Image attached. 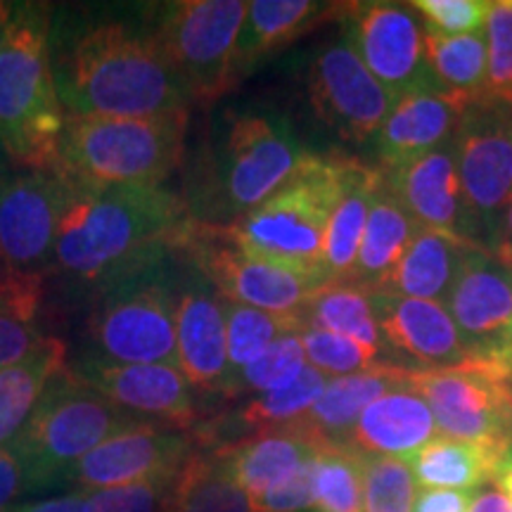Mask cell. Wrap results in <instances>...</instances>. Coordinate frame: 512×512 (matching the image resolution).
Wrapping results in <instances>:
<instances>
[{
	"instance_id": "obj_1",
	"label": "cell",
	"mask_w": 512,
	"mask_h": 512,
	"mask_svg": "<svg viewBox=\"0 0 512 512\" xmlns=\"http://www.w3.org/2000/svg\"><path fill=\"white\" fill-rule=\"evenodd\" d=\"M192 223L188 202L164 188L74 190L57 235L55 261L76 280L110 285L169 259L183 247Z\"/></svg>"
},
{
	"instance_id": "obj_2",
	"label": "cell",
	"mask_w": 512,
	"mask_h": 512,
	"mask_svg": "<svg viewBox=\"0 0 512 512\" xmlns=\"http://www.w3.org/2000/svg\"><path fill=\"white\" fill-rule=\"evenodd\" d=\"M53 72L67 117H155L192 102L150 31L124 22L81 31Z\"/></svg>"
},
{
	"instance_id": "obj_3",
	"label": "cell",
	"mask_w": 512,
	"mask_h": 512,
	"mask_svg": "<svg viewBox=\"0 0 512 512\" xmlns=\"http://www.w3.org/2000/svg\"><path fill=\"white\" fill-rule=\"evenodd\" d=\"M188 110L155 117H67L53 171L74 190L162 188L185 155Z\"/></svg>"
},
{
	"instance_id": "obj_4",
	"label": "cell",
	"mask_w": 512,
	"mask_h": 512,
	"mask_svg": "<svg viewBox=\"0 0 512 512\" xmlns=\"http://www.w3.org/2000/svg\"><path fill=\"white\" fill-rule=\"evenodd\" d=\"M67 124L46 5L19 3L0 48V147L19 169L53 171Z\"/></svg>"
},
{
	"instance_id": "obj_5",
	"label": "cell",
	"mask_w": 512,
	"mask_h": 512,
	"mask_svg": "<svg viewBox=\"0 0 512 512\" xmlns=\"http://www.w3.org/2000/svg\"><path fill=\"white\" fill-rule=\"evenodd\" d=\"M344 174L347 157L306 155L273 195L228 223L230 238L259 259L328 283L323 240L342 197Z\"/></svg>"
},
{
	"instance_id": "obj_6",
	"label": "cell",
	"mask_w": 512,
	"mask_h": 512,
	"mask_svg": "<svg viewBox=\"0 0 512 512\" xmlns=\"http://www.w3.org/2000/svg\"><path fill=\"white\" fill-rule=\"evenodd\" d=\"M136 420L140 418L114 406L76 370L64 368L12 441L27 470L29 494L64 486L69 470L83 456Z\"/></svg>"
},
{
	"instance_id": "obj_7",
	"label": "cell",
	"mask_w": 512,
	"mask_h": 512,
	"mask_svg": "<svg viewBox=\"0 0 512 512\" xmlns=\"http://www.w3.org/2000/svg\"><path fill=\"white\" fill-rule=\"evenodd\" d=\"M166 259L105 285L88 335L98 358L114 363H162L178 368L176 302Z\"/></svg>"
},
{
	"instance_id": "obj_8",
	"label": "cell",
	"mask_w": 512,
	"mask_h": 512,
	"mask_svg": "<svg viewBox=\"0 0 512 512\" xmlns=\"http://www.w3.org/2000/svg\"><path fill=\"white\" fill-rule=\"evenodd\" d=\"M309 155L283 114L271 110L228 117L214 162L209 209L219 216L247 214L283 185Z\"/></svg>"
},
{
	"instance_id": "obj_9",
	"label": "cell",
	"mask_w": 512,
	"mask_h": 512,
	"mask_svg": "<svg viewBox=\"0 0 512 512\" xmlns=\"http://www.w3.org/2000/svg\"><path fill=\"white\" fill-rule=\"evenodd\" d=\"M249 3L178 0L162 5L147 27L192 102H211L233 88V60Z\"/></svg>"
},
{
	"instance_id": "obj_10",
	"label": "cell",
	"mask_w": 512,
	"mask_h": 512,
	"mask_svg": "<svg viewBox=\"0 0 512 512\" xmlns=\"http://www.w3.org/2000/svg\"><path fill=\"white\" fill-rule=\"evenodd\" d=\"M453 155L475 238L491 249L512 200V102L484 95L467 105L453 136Z\"/></svg>"
},
{
	"instance_id": "obj_11",
	"label": "cell",
	"mask_w": 512,
	"mask_h": 512,
	"mask_svg": "<svg viewBox=\"0 0 512 512\" xmlns=\"http://www.w3.org/2000/svg\"><path fill=\"white\" fill-rule=\"evenodd\" d=\"M181 252L190 256L197 271L223 299L283 316H302L313 294L328 285L313 275L249 254L230 238L228 228L221 223L195 219Z\"/></svg>"
},
{
	"instance_id": "obj_12",
	"label": "cell",
	"mask_w": 512,
	"mask_h": 512,
	"mask_svg": "<svg viewBox=\"0 0 512 512\" xmlns=\"http://www.w3.org/2000/svg\"><path fill=\"white\" fill-rule=\"evenodd\" d=\"M408 384L427 401L441 437L512 446L510 384L486 363L470 358L448 368H408Z\"/></svg>"
},
{
	"instance_id": "obj_13",
	"label": "cell",
	"mask_w": 512,
	"mask_h": 512,
	"mask_svg": "<svg viewBox=\"0 0 512 512\" xmlns=\"http://www.w3.org/2000/svg\"><path fill=\"white\" fill-rule=\"evenodd\" d=\"M74 188L55 171L0 174V266L8 273H41L55 256L57 235Z\"/></svg>"
},
{
	"instance_id": "obj_14",
	"label": "cell",
	"mask_w": 512,
	"mask_h": 512,
	"mask_svg": "<svg viewBox=\"0 0 512 512\" xmlns=\"http://www.w3.org/2000/svg\"><path fill=\"white\" fill-rule=\"evenodd\" d=\"M344 31L368 72L396 100L415 93H439L425 57V24L406 3L344 5Z\"/></svg>"
},
{
	"instance_id": "obj_15",
	"label": "cell",
	"mask_w": 512,
	"mask_h": 512,
	"mask_svg": "<svg viewBox=\"0 0 512 512\" xmlns=\"http://www.w3.org/2000/svg\"><path fill=\"white\" fill-rule=\"evenodd\" d=\"M309 95L318 119L351 143H366L377 136L396 105L394 95L358 57L347 31L330 41L311 62Z\"/></svg>"
},
{
	"instance_id": "obj_16",
	"label": "cell",
	"mask_w": 512,
	"mask_h": 512,
	"mask_svg": "<svg viewBox=\"0 0 512 512\" xmlns=\"http://www.w3.org/2000/svg\"><path fill=\"white\" fill-rule=\"evenodd\" d=\"M188 432L152 420H136L95 446L69 470L64 486L102 491L176 472L195 451Z\"/></svg>"
},
{
	"instance_id": "obj_17",
	"label": "cell",
	"mask_w": 512,
	"mask_h": 512,
	"mask_svg": "<svg viewBox=\"0 0 512 512\" xmlns=\"http://www.w3.org/2000/svg\"><path fill=\"white\" fill-rule=\"evenodd\" d=\"M74 370L133 418L162 422L185 432L200 418L192 387L176 366L114 363L91 354Z\"/></svg>"
},
{
	"instance_id": "obj_18",
	"label": "cell",
	"mask_w": 512,
	"mask_h": 512,
	"mask_svg": "<svg viewBox=\"0 0 512 512\" xmlns=\"http://www.w3.org/2000/svg\"><path fill=\"white\" fill-rule=\"evenodd\" d=\"M176 354L178 370L195 392L230 394L223 297L200 271L178 287Z\"/></svg>"
},
{
	"instance_id": "obj_19",
	"label": "cell",
	"mask_w": 512,
	"mask_h": 512,
	"mask_svg": "<svg viewBox=\"0 0 512 512\" xmlns=\"http://www.w3.org/2000/svg\"><path fill=\"white\" fill-rule=\"evenodd\" d=\"M472 358H479L512 320V268L472 242L444 299Z\"/></svg>"
},
{
	"instance_id": "obj_20",
	"label": "cell",
	"mask_w": 512,
	"mask_h": 512,
	"mask_svg": "<svg viewBox=\"0 0 512 512\" xmlns=\"http://www.w3.org/2000/svg\"><path fill=\"white\" fill-rule=\"evenodd\" d=\"M373 306L384 347L406 358L408 368H448L472 358L444 302L373 292Z\"/></svg>"
},
{
	"instance_id": "obj_21",
	"label": "cell",
	"mask_w": 512,
	"mask_h": 512,
	"mask_svg": "<svg viewBox=\"0 0 512 512\" xmlns=\"http://www.w3.org/2000/svg\"><path fill=\"white\" fill-rule=\"evenodd\" d=\"M380 174L418 228L477 242L460 192L453 140L432 155L394 169H380Z\"/></svg>"
},
{
	"instance_id": "obj_22",
	"label": "cell",
	"mask_w": 512,
	"mask_h": 512,
	"mask_svg": "<svg viewBox=\"0 0 512 512\" xmlns=\"http://www.w3.org/2000/svg\"><path fill=\"white\" fill-rule=\"evenodd\" d=\"M211 448L219 456L226 475L249 498H254L290 479L323 448H328V444L299 422H292L275 430L256 432L252 437H242L233 444Z\"/></svg>"
},
{
	"instance_id": "obj_23",
	"label": "cell",
	"mask_w": 512,
	"mask_h": 512,
	"mask_svg": "<svg viewBox=\"0 0 512 512\" xmlns=\"http://www.w3.org/2000/svg\"><path fill=\"white\" fill-rule=\"evenodd\" d=\"M437 432L427 401L406 382L375 399L358 415L347 448L366 458L411 460Z\"/></svg>"
},
{
	"instance_id": "obj_24",
	"label": "cell",
	"mask_w": 512,
	"mask_h": 512,
	"mask_svg": "<svg viewBox=\"0 0 512 512\" xmlns=\"http://www.w3.org/2000/svg\"><path fill=\"white\" fill-rule=\"evenodd\" d=\"M463 110L441 93H415L396 105L377 131L380 169L411 164L441 150L456 136Z\"/></svg>"
},
{
	"instance_id": "obj_25",
	"label": "cell",
	"mask_w": 512,
	"mask_h": 512,
	"mask_svg": "<svg viewBox=\"0 0 512 512\" xmlns=\"http://www.w3.org/2000/svg\"><path fill=\"white\" fill-rule=\"evenodd\" d=\"M342 10L344 5L318 0H252L235 46V81L245 79L268 55L290 46L304 31Z\"/></svg>"
},
{
	"instance_id": "obj_26",
	"label": "cell",
	"mask_w": 512,
	"mask_h": 512,
	"mask_svg": "<svg viewBox=\"0 0 512 512\" xmlns=\"http://www.w3.org/2000/svg\"><path fill=\"white\" fill-rule=\"evenodd\" d=\"M408 382V368L403 363H384L366 373L332 377L325 384L311 411L297 420L328 446H347L351 427L375 399Z\"/></svg>"
},
{
	"instance_id": "obj_27",
	"label": "cell",
	"mask_w": 512,
	"mask_h": 512,
	"mask_svg": "<svg viewBox=\"0 0 512 512\" xmlns=\"http://www.w3.org/2000/svg\"><path fill=\"white\" fill-rule=\"evenodd\" d=\"M418 233L408 211L392 195L382 181L377 183L373 202H370V214L366 230H363L361 247H358V259L351 273L349 283L368 292H382L392 278L394 268L399 266L401 256L406 254L408 245Z\"/></svg>"
},
{
	"instance_id": "obj_28",
	"label": "cell",
	"mask_w": 512,
	"mask_h": 512,
	"mask_svg": "<svg viewBox=\"0 0 512 512\" xmlns=\"http://www.w3.org/2000/svg\"><path fill=\"white\" fill-rule=\"evenodd\" d=\"M377 183L380 169L347 159L342 197L332 211L323 240V273L328 283H349L354 273Z\"/></svg>"
},
{
	"instance_id": "obj_29",
	"label": "cell",
	"mask_w": 512,
	"mask_h": 512,
	"mask_svg": "<svg viewBox=\"0 0 512 512\" xmlns=\"http://www.w3.org/2000/svg\"><path fill=\"white\" fill-rule=\"evenodd\" d=\"M472 240L418 228L382 292L396 297L444 302Z\"/></svg>"
},
{
	"instance_id": "obj_30",
	"label": "cell",
	"mask_w": 512,
	"mask_h": 512,
	"mask_svg": "<svg viewBox=\"0 0 512 512\" xmlns=\"http://www.w3.org/2000/svg\"><path fill=\"white\" fill-rule=\"evenodd\" d=\"M512 446L472 444L448 437H437L411 458L415 484L425 489L477 491L494 482L496 467Z\"/></svg>"
},
{
	"instance_id": "obj_31",
	"label": "cell",
	"mask_w": 512,
	"mask_h": 512,
	"mask_svg": "<svg viewBox=\"0 0 512 512\" xmlns=\"http://www.w3.org/2000/svg\"><path fill=\"white\" fill-rule=\"evenodd\" d=\"M64 368L67 347L62 339L43 337L27 358L0 370V448L19 437L48 384Z\"/></svg>"
},
{
	"instance_id": "obj_32",
	"label": "cell",
	"mask_w": 512,
	"mask_h": 512,
	"mask_svg": "<svg viewBox=\"0 0 512 512\" xmlns=\"http://www.w3.org/2000/svg\"><path fill=\"white\" fill-rule=\"evenodd\" d=\"M425 57L437 91L460 110L484 98L486 38L484 29L465 36H444L425 27Z\"/></svg>"
},
{
	"instance_id": "obj_33",
	"label": "cell",
	"mask_w": 512,
	"mask_h": 512,
	"mask_svg": "<svg viewBox=\"0 0 512 512\" xmlns=\"http://www.w3.org/2000/svg\"><path fill=\"white\" fill-rule=\"evenodd\" d=\"M306 328H318L335 335L349 337L377 356L387 354L377 325L373 292L354 283H330L313 294L304 309Z\"/></svg>"
},
{
	"instance_id": "obj_34",
	"label": "cell",
	"mask_w": 512,
	"mask_h": 512,
	"mask_svg": "<svg viewBox=\"0 0 512 512\" xmlns=\"http://www.w3.org/2000/svg\"><path fill=\"white\" fill-rule=\"evenodd\" d=\"M43 273H8L0 278V370L15 366L43 342L38 313Z\"/></svg>"
},
{
	"instance_id": "obj_35",
	"label": "cell",
	"mask_w": 512,
	"mask_h": 512,
	"mask_svg": "<svg viewBox=\"0 0 512 512\" xmlns=\"http://www.w3.org/2000/svg\"><path fill=\"white\" fill-rule=\"evenodd\" d=\"M202 446V444H200ZM169 512H254L252 498L226 475L214 448L192 451Z\"/></svg>"
},
{
	"instance_id": "obj_36",
	"label": "cell",
	"mask_w": 512,
	"mask_h": 512,
	"mask_svg": "<svg viewBox=\"0 0 512 512\" xmlns=\"http://www.w3.org/2000/svg\"><path fill=\"white\" fill-rule=\"evenodd\" d=\"M223 313H226L230 389H233V380L240 370L256 361L271 344L278 342L280 337L306 328L304 316H283V313L228 302V299H223Z\"/></svg>"
},
{
	"instance_id": "obj_37",
	"label": "cell",
	"mask_w": 512,
	"mask_h": 512,
	"mask_svg": "<svg viewBox=\"0 0 512 512\" xmlns=\"http://www.w3.org/2000/svg\"><path fill=\"white\" fill-rule=\"evenodd\" d=\"M330 377L318 373L316 368L306 366L299 377H294L285 387L273 389V392L259 394L247 403L242 411L235 415V430L252 437L256 432L275 430V427L292 425L302 420L311 406L323 394L325 384Z\"/></svg>"
},
{
	"instance_id": "obj_38",
	"label": "cell",
	"mask_w": 512,
	"mask_h": 512,
	"mask_svg": "<svg viewBox=\"0 0 512 512\" xmlns=\"http://www.w3.org/2000/svg\"><path fill=\"white\" fill-rule=\"evenodd\" d=\"M366 456L347 446H328L313 463V510L363 512Z\"/></svg>"
},
{
	"instance_id": "obj_39",
	"label": "cell",
	"mask_w": 512,
	"mask_h": 512,
	"mask_svg": "<svg viewBox=\"0 0 512 512\" xmlns=\"http://www.w3.org/2000/svg\"><path fill=\"white\" fill-rule=\"evenodd\" d=\"M306 366L309 363H306L302 332H292V335L280 337L256 361L240 370L233 380L230 396L273 392V389L285 387L294 377H299Z\"/></svg>"
},
{
	"instance_id": "obj_40",
	"label": "cell",
	"mask_w": 512,
	"mask_h": 512,
	"mask_svg": "<svg viewBox=\"0 0 512 512\" xmlns=\"http://www.w3.org/2000/svg\"><path fill=\"white\" fill-rule=\"evenodd\" d=\"M304 354L306 363L316 368L318 373L325 377H347L356 373H366L377 366H384L382 356L375 351L363 347V344L354 342V339L335 335V332H325L318 328H304L302 330Z\"/></svg>"
},
{
	"instance_id": "obj_41",
	"label": "cell",
	"mask_w": 512,
	"mask_h": 512,
	"mask_svg": "<svg viewBox=\"0 0 512 512\" xmlns=\"http://www.w3.org/2000/svg\"><path fill=\"white\" fill-rule=\"evenodd\" d=\"M415 477L408 460L366 458L363 512H413Z\"/></svg>"
},
{
	"instance_id": "obj_42",
	"label": "cell",
	"mask_w": 512,
	"mask_h": 512,
	"mask_svg": "<svg viewBox=\"0 0 512 512\" xmlns=\"http://www.w3.org/2000/svg\"><path fill=\"white\" fill-rule=\"evenodd\" d=\"M486 98L512 102V0H494L484 24Z\"/></svg>"
},
{
	"instance_id": "obj_43",
	"label": "cell",
	"mask_w": 512,
	"mask_h": 512,
	"mask_svg": "<svg viewBox=\"0 0 512 512\" xmlns=\"http://www.w3.org/2000/svg\"><path fill=\"white\" fill-rule=\"evenodd\" d=\"M183 470V467H181ZM181 470L143 479V482L88 491L93 512H169L174 503Z\"/></svg>"
},
{
	"instance_id": "obj_44",
	"label": "cell",
	"mask_w": 512,
	"mask_h": 512,
	"mask_svg": "<svg viewBox=\"0 0 512 512\" xmlns=\"http://www.w3.org/2000/svg\"><path fill=\"white\" fill-rule=\"evenodd\" d=\"M425 19V27L444 36L482 31L494 0H415L408 3Z\"/></svg>"
},
{
	"instance_id": "obj_45",
	"label": "cell",
	"mask_w": 512,
	"mask_h": 512,
	"mask_svg": "<svg viewBox=\"0 0 512 512\" xmlns=\"http://www.w3.org/2000/svg\"><path fill=\"white\" fill-rule=\"evenodd\" d=\"M313 463L309 460L283 484L273 486L266 494L252 498L254 512H302L313 508Z\"/></svg>"
},
{
	"instance_id": "obj_46",
	"label": "cell",
	"mask_w": 512,
	"mask_h": 512,
	"mask_svg": "<svg viewBox=\"0 0 512 512\" xmlns=\"http://www.w3.org/2000/svg\"><path fill=\"white\" fill-rule=\"evenodd\" d=\"M29 494L27 470L15 446L0 448V512H10L19 498Z\"/></svg>"
},
{
	"instance_id": "obj_47",
	"label": "cell",
	"mask_w": 512,
	"mask_h": 512,
	"mask_svg": "<svg viewBox=\"0 0 512 512\" xmlns=\"http://www.w3.org/2000/svg\"><path fill=\"white\" fill-rule=\"evenodd\" d=\"M10 512H93V503L88 491H69V494L41 498V501L17 503Z\"/></svg>"
},
{
	"instance_id": "obj_48",
	"label": "cell",
	"mask_w": 512,
	"mask_h": 512,
	"mask_svg": "<svg viewBox=\"0 0 512 512\" xmlns=\"http://www.w3.org/2000/svg\"><path fill=\"white\" fill-rule=\"evenodd\" d=\"M470 498L467 491L425 489L415 496L413 512H467Z\"/></svg>"
},
{
	"instance_id": "obj_49",
	"label": "cell",
	"mask_w": 512,
	"mask_h": 512,
	"mask_svg": "<svg viewBox=\"0 0 512 512\" xmlns=\"http://www.w3.org/2000/svg\"><path fill=\"white\" fill-rule=\"evenodd\" d=\"M477 361L486 363L489 368H494L505 382H512V320L505 325V330L498 335V339L484 351Z\"/></svg>"
},
{
	"instance_id": "obj_50",
	"label": "cell",
	"mask_w": 512,
	"mask_h": 512,
	"mask_svg": "<svg viewBox=\"0 0 512 512\" xmlns=\"http://www.w3.org/2000/svg\"><path fill=\"white\" fill-rule=\"evenodd\" d=\"M467 512H512V501L496 482L484 484L477 494L470 498Z\"/></svg>"
},
{
	"instance_id": "obj_51",
	"label": "cell",
	"mask_w": 512,
	"mask_h": 512,
	"mask_svg": "<svg viewBox=\"0 0 512 512\" xmlns=\"http://www.w3.org/2000/svg\"><path fill=\"white\" fill-rule=\"evenodd\" d=\"M491 252L496 254L498 261H503L505 266L512 268V200L505 209L503 221H501V230H498V238L491 247Z\"/></svg>"
},
{
	"instance_id": "obj_52",
	"label": "cell",
	"mask_w": 512,
	"mask_h": 512,
	"mask_svg": "<svg viewBox=\"0 0 512 512\" xmlns=\"http://www.w3.org/2000/svg\"><path fill=\"white\" fill-rule=\"evenodd\" d=\"M494 482L501 486V489L505 491V494H508V498L512 501V448L508 453H505L501 463H498Z\"/></svg>"
},
{
	"instance_id": "obj_53",
	"label": "cell",
	"mask_w": 512,
	"mask_h": 512,
	"mask_svg": "<svg viewBox=\"0 0 512 512\" xmlns=\"http://www.w3.org/2000/svg\"><path fill=\"white\" fill-rule=\"evenodd\" d=\"M15 8L17 5L3 3V0H0V48H3L5 38H8V34H10L12 19H15Z\"/></svg>"
},
{
	"instance_id": "obj_54",
	"label": "cell",
	"mask_w": 512,
	"mask_h": 512,
	"mask_svg": "<svg viewBox=\"0 0 512 512\" xmlns=\"http://www.w3.org/2000/svg\"><path fill=\"white\" fill-rule=\"evenodd\" d=\"M5 169H8V157H5L3 147H0V174H5Z\"/></svg>"
},
{
	"instance_id": "obj_55",
	"label": "cell",
	"mask_w": 512,
	"mask_h": 512,
	"mask_svg": "<svg viewBox=\"0 0 512 512\" xmlns=\"http://www.w3.org/2000/svg\"><path fill=\"white\" fill-rule=\"evenodd\" d=\"M508 425H510V439H512V384H510V418H508Z\"/></svg>"
},
{
	"instance_id": "obj_56",
	"label": "cell",
	"mask_w": 512,
	"mask_h": 512,
	"mask_svg": "<svg viewBox=\"0 0 512 512\" xmlns=\"http://www.w3.org/2000/svg\"><path fill=\"white\" fill-rule=\"evenodd\" d=\"M510 384H512V382H510Z\"/></svg>"
}]
</instances>
